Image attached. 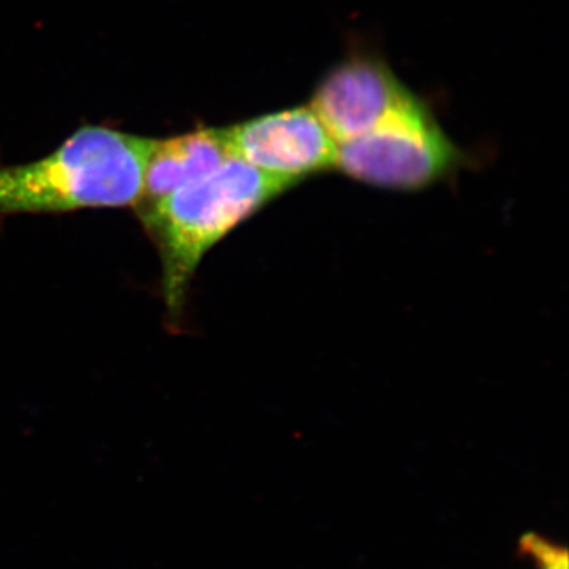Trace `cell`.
<instances>
[{"instance_id":"obj_3","label":"cell","mask_w":569,"mask_h":569,"mask_svg":"<svg viewBox=\"0 0 569 569\" xmlns=\"http://www.w3.org/2000/svg\"><path fill=\"white\" fill-rule=\"evenodd\" d=\"M459 152L417 97L372 130L339 142L337 163L356 181L391 190H419L455 170Z\"/></svg>"},{"instance_id":"obj_1","label":"cell","mask_w":569,"mask_h":569,"mask_svg":"<svg viewBox=\"0 0 569 569\" xmlns=\"http://www.w3.org/2000/svg\"><path fill=\"white\" fill-rule=\"evenodd\" d=\"M293 186L231 156L204 178L137 206L142 227L159 249L163 301L171 317L181 316L206 253Z\"/></svg>"},{"instance_id":"obj_5","label":"cell","mask_w":569,"mask_h":569,"mask_svg":"<svg viewBox=\"0 0 569 569\" xmlns=\"http://www.w3.org/2000/svg\"><path fill=\"white\" fill-rule=\"evenodd\" d=\"M413 97L380 59L351 56L318 82L310 107L332 138L343 142L369 132Z\"/></svg>"},{"instance_id":"obj_4","label":"cell","mask_w":569,"mask_h":569,"mask_svg":"<svg viewBox=\"0 0 569 569\" xmlns=\"http://www.w3.org/2000/svg\"><path fill=\"white\" fill-rule=\"evenodd\" d=\"M239 159L291 183L336 168L339 142L312 107L269 112L224 129Z\"/></svg>"},{"instance_id":"obj_6","label":"cell","mask_w":569,"mask_h":569,"mask_svg":"<svg viewBox=\"0 0 569 569\" xmlns=\"http://www.w3.org/2000/svg\"><path fill=\"white\" fill-rule=\"evenodd\" d=\"M231 156L234 153L224 129H201L168 140H152L138 204L152 203L204 178Z\"/></svg>"},{"instance_id":"obj_2","label":"cell","mask_w":569,"mask_h":569,"mask_svg":"<svg viewBox=\"0 0 569 569\" xmlns=\"http://www.w3.org/2000/svg\"><path fill=\"white\" fill-rule=\"evenodd\" d=\"M151 141L86 127L43 159L0 168V216L137 206Z\"/></svg>"}]
</instances>
